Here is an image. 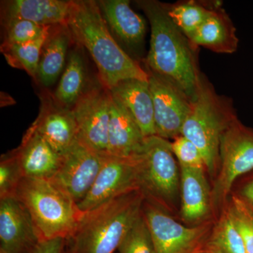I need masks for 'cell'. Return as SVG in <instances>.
<instances>
[{"label": "cell", "instance_id": "cell-14", "mask_svg": "<svg viewBox=\"0 0 253 253\" xmlns=\"http://www.w3.org/2000/svg\"><path fill=\"white\" fill-rule=\"evenodd\" d=\"M180 209L179 217L189 226L215 221L213 214L211 186L206 170L180 167ZM207 173V172H206Z\"/></svg>", "mask_w": 253, "mask_h": 253}, {"label": "cell", "instance_id": "cell-15", "mask_svg": "<svg viewBox=\"0 0 253 253\" xmlns=\"http://www.w3.org/2000/svg\"><path fill=\"white\" fill-rule=\"evenodd\" d=\"M31 126L61 155L78 141L77 124L72 109L60 106L54 98L42 99L41 112Z\"/></svg>", "mask_w": 253, "mask_h": 253}, {"label": "cell", "instance_id": "cell-36", "mask_svg": "<svg viewBox=\"0 0 253 253\" xmlns=\"http://www.w3.org/2000/svg\"><path fill=\"white\" fill-rule=\"evenodd\" d=\"M68 251H69V253H71V251H69V250H68Z\"/></svg>", "mask_w": 253, "mask_h": 253}, {"label": "cell", "instance_id": "cell-12", "mask_svg": "<svg viewBox=\"0 0 253 253\" xmlns=\"http://www.w3.org/2000/svg\"><path fill=\"white\" fill-rule=\"evenodd\" d=\"M154 104L156 135L173 139L181 135L183 125L191 111V101L176 86L146 69Z\"/></svg>", "mask_w": 253, "mask_h": 253}, {"label": "cell", "instance_id": "cell-4", "mask_svg": "<svg viewBox=\"0 0 253 253\" xmlns=\"http://www.w3.org/2000/svg\"><path fill=\"white\" fill-rule=\"evenodd\" d=\"M237 118L232 101L218 94L206 76L201 75L197 96L191 102L181 135L199 149L212 181L219 169L221 136Z\"/></svg>", "mask_w": 253, "mask_h": 253}, {"label": "cell", "instance_id": "cell-28", "mask_svg": "<svg viewBox=\"0 0 253 253\" xmlns=\"http://www.w3.org/2000/svg\"><path fill=\"white\" fill-rule=\"evenodd\" d=\"M226 208L242 236L246 253H253V211L234 195H231Z\"/></svg>", "mask_w": 253, "mask_h": 253}, {"label": "cell", "instance_id": "cell-21", "mask_svg": "<svg viewBox=\"0 0 253 253\" xmlns=\"http://www.w3.org/2000/svg\"><path fill=\"white\" fill-rule=\"evenodd\" d=\"M72 1L62 0H13L4 3L3 20H28L42 26L66 25Z\"/></svg>", "mask_w": 253, "mask_h": 253}, {"label": "cell", "instance_id": "cell-13", "mask_svg": "<svg viewBox=\"0 0 253 253\" xmlns=\"http://www.w3.org/2000/svg\"><path fill=\"white\" fill-rule=\"evenodd\" d=\"M39 241L22 204L15 197L0 199V253H28Z\"/></svg>", "mask_w": 253, "mask_h": 253}, {"label": "cell", "instance_id": "cell-30", "mask_svg": "<svg viewBox=\"0 0 253 253\" xmlns=\"http://www.w3.org/2000/svg\"><path fill=\"white\" fill-rule=\"evenodd\" d=\"M118 253H156L142 212L118 250Z\"/></svg>", "mask_w": 253, "mask_h": 253}, {"label": "cell", "instance_id": "cell-19", "mask_svg": "<svg viewBox=\"0 0 253 253\" xmlns=\"http://www.w3.org/2000/svg\"><path fill=\"white\" fill-rule=\"evenodd\" d=\"M101 14L109 29L129 47H139L144 42L146 21L131 9L127 0L97 1Z\"/></svg>", "mask_w": 253, "mask_h": 253}, {"label": "cell", "instance_id": "cell-7", "mask_svg": "<svg viewBox=\"0 0 253 253\" xmlns=\"http://www.w3.org/2000/svg\"><path fill=\"white\" fill-rule=\"evenodd\" d=\"M253 170V129L237 118L221 136L219 169L211 186L215 220L226 207L236 181Z\"/></svg>", "mask_w": 253, "mask_h": 253}, {"label": "cell", "instance_id": "cell-31", "mask_svg": "<svg viewBox=\"0 0 253 253\" xmlns=\"http://www.w3.org/2000/svg\"><path fill=\"white\" fill-rule=\"evenodd\" d=\"M171 143L173 153L180 167L206 170V163L202 154L189 139L180 135Z\"/></svg>", "mask_w": 253, "mask_h": 253}, {"label": "cell", "instance_id": "cell-24", "mask_svg": "<svg viewBox=\"0 0 253 253\" xmlns=\"http://www.w3.org/2000/svg\"><path fill=\"white\" fill-rule=\"evenodd\" d=\"M166 12L173 23L189 39L204 22L211 11L221 6L219 1H177L174 4L163 3Z\"/></svg>", "mask_w": 253, "mask_h": 253}, {"label": "cell", "instance_id": "cell-17", "mask_svg": "<svg viewBox=\"0 0 253 253\" xmlns=\"http://www.w3.org/2000/svg\"><path fill=\"white\" fill-rule=\"evenodd\" d=\"M145 138L126 106L111 93L108 155L118 158L138 156L142 151Z\"/></svg>", "mask_w": 253, "mask_h": 253}, {"label": "cell", "instance_id": "cell-35", "mask_svg": "<svg viewBox=\"0 0 253 253\" xmlns=\"http://www.w3.org/2000/svg\"><path fill=\"white\" fill-rule=\"evenodd\" d=\"M66 253H69V251H68V249H67V251H66Z\"/></svg>", "mask_w": 253, "mask_h": 253}, {"label": "cell", "instance_id": "cell-3", "mask_svg": "<svg viewBox=\"0 0 253 253\" xmlns=\"http://www.w3.org/2000/svg\"><path fill=\"white\" fill-rule=\"evenodd\" d=\"M144 196L139 189L126 193L83 212L71 239V253H114L140 215Z\"/></svg>", "mask_w": 253, "mask_h": 253}, {"label": "cell", "instance_id": "cell-23", "mask_svg": "<svg viewBox=\"0 0 253 253\" xmlns=\"http://www.w3.org/2000/svg\"><path fill=\"white\" fill-rule=\"evenodd\" d=\"M85 86V68L77 50L70 53L66 68L54 94V99L63 107L72 109L83 95Z\"/></svg>", "mask_w": 253, "mask_h": 253}, {"label": "cell", "instance_id": "cell-5", "mask_svg": "<svg viewBox=\"0 0 253 253\" xmlns=\"http://www.w3.org/2000/svg\"><path fill=\"white\" fill-rule=\"evenodd\" d=\"M15 198L29 213L40 241H68L83 217L78 204L46 179L23 177Z\"/></svg>", "mask_w": 253, "mask_h": 253}, {"label": "cell", "instance_id": "cell-20", "mask_svg": "<svg viewBox=\"0 0 253 253\" xmlns=\"http://www.w3.org/2000/svg\"><path fill=\"white\" fill-rule=\"evenodd\" d=\"M109 91L126 106L145 137L156 135L154 104L149 81L126 80Z\"/></svg>", "mask_w": 253, "mask_h": 253}, {"label": "cell", "instance_id": "cell-10", "mask_svg": "<svg viewBox=\"0 0 253 253\" xmlns=\"http://www.w3.org/2000/svg\"><path fill=\"white\" fill-rule=\"evenodd\" d=\"M139 155L130 158L105 156L94 184L78 204L80 211L88 212L121 195L139 189Z\"/></svg>", "mask_w": 253, "mask_h": 253}, {"label": "cell", "instance_id": "cell-29", "mask_svg": "<svg viewBox=\"0 0 253 253\" xmlns=\"http://www.w3.org/2000/svg\"><path fill=\"white\" fill-rule=\"evenodd\" d=\"M23 177L13 150L2 155L0 161V199L15 197Z\"/></svg>", "mask_w": 253, "mask_h": 253}, {"label": "cell", "instance_id": "cell-1", "mask_svg": "<svg viewBox=\"0 0 253 253\" xmlns=\"http://www.w3.org/2000/svg\"><path fill=\"white\" fill-rule=\"evenodd\" d=\"M136 2L151 26L146 69L170 83L192 102L197 96L202 75L196 57L197 49L173 23L163 3L153 0Z\"/></svg>", "mask_w": 253, "mask_h": 253}, {"label": "cell", "instance_id": "cell-9", "mask_svg": "<svg viewBox=\"0 0 253 253\" xmlns=\"http://www.w3.org/2000/svg\"><path fill=\"white\" fill-rule=\"evenodd\" d=\"M111 93L102 84L85 89L72 111L77 141L101 156L108 155Z\"/></svg>", "mask_w": 253, "mask_h": 253}, {"label": "cell", "instance_id": "cell-11", "mask_svg": "<svg viewBox=\"0 0 253 253\" xmlns=\"http://www.w3.org/2000/svg\"><path fill=\"white\" fill-rule=\"evenodd\" d=\"M104 156L77 141L63 154L61 166L50 181L78 204L94 184Z\"/></svg>", "mask_w": 253, "mask_h": 253}, {"label": "cell", "instance_id": "cell-8", "mask_svg": "<svg viewBox=\"0 0 253 253\" xmlns=\"http://www.w3.org/2000/svg\"><path fill=\"white\" fill-rule=\"evenodd\" d=\"M156 253H195L204 248L214 221L186 226L161 208L144 201L141 209Z\"/></svg>", "mask_w": 253, "mask_h": 253}, {"label": "cell", "instance_id": "cell-25", "mask_svg": "<svg viewBox=\"0 0 253 253\" xmlns=\"http://www.w3.org/2000/svg\"><path fill=\"white\" fill-rule=\"evenodd\" d=\"M204 249L212 253H246L242 236L226 207L214 221Z\"/></svg>", "mask_w": 253, "mask_h": 253}, {"label": "cell", "instance_id": "cell-26", "mask_svg": "<svg viewBox=\"0 0 253 253\" xmlns=\"http://www.w3.org/2000/svg\"><path fill=\"white\" fill-rule=\"evenodd\" d=\"M49 31L36 41L23 44L1 46V51L7 63L12 67L23 70L37 79L42 50Z\"/></svg>", "mask_w": 253, "mask_h": 253}, {"label": "cell", "instance_id": "cell-34", "mask_svg": "<svg viewBox=\"0 0 253 253\" xmlns=\"http://www.w3.org/2000/svg\"><path fill=\"white\" fill-rule=\"evenodd\" d=\"M195 253H212L211 252H210V251H207V250L203 249L202 250H201V251H198V252Z\"/></svg>", "mask_w": 253, "mask_h": 253}, {"label": "cell", "instance_id": "cell-33", "mask_svg": "<svg viewBox=\"0 0 253 253\" xmlns=\"http://www.w3.org/2000/svg\"><path fill=\"white\" fill-rule=\"evenodd\" d=\"M67 240L58 238L46 241H39L28 253H66L65 247Z\"/></svg>", "mask_w": 253, "mask_h": 253}, {"label": "cell", "instance_id": "cell-22", "mask_svg": "<svg viewBox=\"0 0 253 253\" xmlns=\"http://www.w3.org/2000/svg\"><path fill=\"white\" fill-rule=\"evenodd\" d=\"M72 35L67 25L51 26L42 50L37 80L44 86L52 85L63 71Z\"/></svg>", "mask_w": 253, "mask_h": 253}, {"label": "cell", "instance_id": "cell-2", "mask_svg": "<svg viewBox=\"0 0 253 253\" xmlns=\"http://www.w3.org/2000/svg\"><path fill=\"white\" fill-rule=\"evenodd\" d=\"M68 29L73 41L87 50L99 72L100 83L111 89L120 82L136 79L149 81V74L115 41L97 1H72Z\"/></svg>", "mask_w": 253, "mask_h": 253}, {"label": "cell", "instance_id": "cell-18", "mask_svg": "<svg viewBox=\"0 0 253 253\" xmlns=\"http://www.w3.org/2000/svg\"><path fill=\"white\" fill-rule=\"evenodd\" d=\"M189 40L196 49L204 46L218 54H233L239 46L235 26L221 6L211 11Z\"/></svg>", "mask_w": 253, "mask_h": 253}, {"label": "cell", "instance_id": "cell-27", "mask_svg": "<svg viewBox=\"0 0 253 253\" xmlns=\"http://www.w3.org/2000/svg\"><path fill=\"white\" fill-rule=\"evenodd\" d=\"M4 40L1 46L23 44L36 41L46 34L51 27L23 19L8 20L4 21Z\"/></svg>", "mask_w": 253, "mask_h": 253}, {"label": "cell", "instance_id": "cell-6", "mask_svg": "<svg viewBox=\"0 0 253 253\" xmlns=\"http://www.w3.org/2000/svg\"><path fill=\"white\" fill-rule=\"evenodd\" d=\"M139 158V189L145 201L179 217L180 168L172 143L157 135L146 137Z\"/></svg>", "mask_w": 253, "mask_h": 253}, {"label": "cell", "instance_id": "cell-32", "mask_svg": "<svg viewBox=\"0 0 253 253\" xmlns=\"http://www.w3.org/2000/svg\"><path fill=\"white\" fill-rule=\"evenodd\" d=\"M231 195L241 200L253 212V170L236 181Z\"/></svg>", "mask_w": 253, "mask_h": 253}, {"label": "cell", "instance_id": "cell-16", "mask_svg": "<svg viewBox=\"0 0 253 253\" xmlns=\"http://www.w3.org/2000/svg\"><path fill=\"white\" fill-rule=\"evenodd\" d=\"M13 151L24 177L51 180L62 161L63 155L55 151L32 126Z\"/></svg>", "mask_w": 253, "mask_h": 253}]
</instances>
